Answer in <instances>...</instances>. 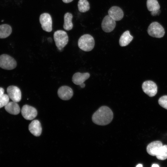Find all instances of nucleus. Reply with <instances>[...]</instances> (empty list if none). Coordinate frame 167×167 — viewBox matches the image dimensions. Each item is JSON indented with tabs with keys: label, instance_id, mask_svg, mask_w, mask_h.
I'll use <instances>...</instances> for the list:
<instances>
[{
	"label": "nucleus",
	"instance_id": "7",
	"mask_svg": "<svg viewBox=\"0 0 167 167\" xmlns=\"http://www.w3.org/2000/svg\"><path fill=\"white\" fill-rule=\"evenodd\" d=\"M40 23L42 29L47 32L52 31V19L50 15L47 13L41 14L39 18Z\"/></svg>",
	"mask_w": 167,
	"mask_h": 167
},
{
	"label": "nucleus",
	"instance_id": "17",
	"mask_svg": "<svg viewBox=\"0 0 167 167\" xmlns=\"http://www.w3.org/2000/svg\"><path fill=\"white\" fill-rule=\"evenodd\" d=\"M6 110L10 114L17 115L20 112V108L17 102L13 101L9 102L5 106Z\"/></svg>",
	"mask_w": 167,
	"mask_h": 167
},
{
	"label": "nucleus",
	"instance_id": "29",
	"mask_svg": "<svg viewBox=\"0 0 167 167\" xmlns=\"http://www.w3.org/2000/svg\"><path fill=\"white\" fill-rule=\"evenodd\" d=\"M143 166V165L141 164H138L136 166V167H142Z\"/></svg>",
	"mask_w": 167,
	"mask_h": 167
},
{
	"label": "nucleus",
	"instance_id": "10",
	"mask_svg": "<svg viewBox=\"0 0 167 167\" xmlns=\"http://www.w3.org/2000/svg\"><path fill=\"white\" fill-rule=\"evenodd\" d=\"M115 26V21L109 15L104 17L101 23L102 30L106 32H109L113 31Z\"/></svg>",
	"mask_w": 167,
	"mask_h": 167
},
{
	"label": "nucleus",
	"instance_id": "23",
	"mask_svg": "<svg viewBox=\"0 0 167 167\" xmlns=\"http://www.w3.org/2000/svg\"><path fill=\"white\" fill-rule=\"evenodd\" d=\"M9 97L8 95L3 94L0 96V108L5 106L9 102Z\"/></svg>",
	"mask_w": 167,
	"mask_h": 167
},
{
	"label": "nucleus",
	"instance_id": "27",
	"mask_svg": "<svg viewBox=\"0 0 167 167\" xmlns=\"http://www.w3.org/2000/svg\"><path fill=\"white\" fill-rule=\"evenodd\" d=\"M81 88H84L85 87V84L83 83L79 85Z\"/></svg>",
	"mask_w": 167,
	"mask_h": 167
},
{
	"label": "nucleus",
	"instance_id": "11",
	"mask_svg": "<svg viewBox=\"0 0 167 167\" xmlns=\"http://www.w3.org/2000/svg\"><path fill=\"white\" fill-rule=\"evenodd\" d=\"M58 97L63 100H68L72 96L73 92L72 89L67 86H63L60 87L58 91Z\"/></svg>",
	"mask_w": 167,
	"mask_h": 167
},
{
	"label": "nucleus",
	"instance_id": "4",
	"mask_svg": "<svg viewBox=\"0 0 167 167\" xmlns=\"http://www.w3.org/2000/svg\"><path fill=\"white\" fill-rule=\"evenodd\" d=\"M148 34L153 37L160 38L165 34L163 27L158 22H153L150 24L148 29Z\"/></svg>",
	"mask_w": 167,
	"mask_h": 167
},
{
	"label": "nucleus",
	"instance_id": "8",
	"mask_svg": "<svg viewBox=\"0 0 167 167\" xmlns=\"http://www.w3.org/2000/svg\"><path fill=\"white\" fill-rule=\"evenodd\" d=\"M21 114L23 117L27 120H32L34 119L37 114V111L34 107L25 105L22 107Z\"/></svg>",
	"mask_w": 167,
	"mask_h": 167
},
{
	"label": "nucleus",
	"instance_id": "14",
	"mask_svg": "<svg viewBox=\"0 0 167 167\" xmlns=\"http://www.w3.org/2000/svg\"><path fill=\"white\" fill-rule=\"evenodd\" d=\"M28 129L30 132L36 136H39L41 134L42 127L40 122L37 120H33L29 124Z\"/></svg>",
	"mask_w": 167,
	"mask_h": 167
},
{
	"label": "nucleus",
	"instance_id": "5",
	"mask_svg": "<svg viewBox=\"0 0 167 167\" xmlns=\"http://www.w3.org/2000/svg\"><path fill=\"white\" fill-rule=\"evenodd\" d=\"M17 63L12 57L6 54L0 55V67L5 70H11L16 67Z\"/></svg>",
	"mask_w": 167,
	"mask_h": 167
},
{
	"label": "nucleus",
	"instance_id": "19",
	"mask_svg": "<svg viewBox=\"0 0 167 167\" xmlns=\"http://www.w3.org/2000/svg\"><path fill=\"white\" fill-rule=\"evenodd\" d=\"M73 18L72 15L69 12L65 14L64 15V23L63 27L64 29L67 31L71 30L73 27L72 21Z\"/></svg>",
	"mask_w": 167,
	"mask_h": 167
},
{
	"label": "nucleus",
	"instance_id": "1",
	"mask_svg": "<svg viewBox=\"0 0 167 167\" xmlns=\"http://www.w3.org/2000/svg\"><path fill=\"white\" fill-rule=\"evenodd\" d=\"M113 118V113L112 110L108 107L103 106L93 113L92 119L95 124L104 126L109 123Z\"/></svg>",
	"mask_w": 167,
	"mask_h": 167
},
{
	"label": "nucleus",
	"instance_id": "15",
	"mask_svg": "<svg viewBox=\"0 0 167 167\" xmlns=\"http://www.w3.org/2000/svg\"><path fill=\"white\" fill-rule=\"evenodd\" d=\"M90 76V74L88 72H76L72 76V81L75 84L79 85L88 79Z\"/></svg>",
	"mask_w": 167,
	"mask_h": 167
},
{
	"label": "nucleus",
	"instance_id": "22",
	"mask_svg": "<svg viewBox=\"0 0 167 167\" xmlns=\"http://www.w3.org/2000/svg\"><path fill=\"white\" fill-rule=\"evenodd\" d=\"M156 156L158 159L164 160L167 158V145H163L159 149Z\"/></svg>",
	"mask_w": 167,
	"mask_h": 167
},
{
	"label": "nucleus",
	"instance_id": "25",
	"mask_svg": "<svg viewBox=\"0 0 167 167\" xmlns=\"http://www.w3.org/2000/svg\"><path fill=\"white\" fill-rule=\"evenodd\" d=\"M4 90L3 88L0 87V96L3 95L4 93Z\"/></svg>",
	"mask_w": 167,
	"mask_h": 167
},
{
	"label": "nucleus",
	"instance_id": "24",
	"mask_svg": "<svg viewBox=\"0 0 167 167\" xmlns=\"http://www.w3.org/2000/svg\"><path fill=\"white\" fill-rule=\"evenodd\" d=\"M158 103L160 106L167 109V95L160 97L158 100Z\"/></svg>",
	"mask_w": 167,
	"mask_h": 167
},
{
	"label": "nucleus",
	"instance_id": "18",
	"mask_svg": "<svg viewBox=\"0 0 167 167\" xmlns=\"http://www.w3.org/2000/svg\"><path fill=\"white\" fill-rule=\"evenodd\" d=\"M133 37L130 34L129 31L125 32L121 36L119 44L121 46H125L128 45L132 41Z\"/></svg>",
	"mask_w": 167,
	"mask_h": 167
},
{
	"label": "nucleus",
	"instance_id": "28",
	"mask_svg": "<svg viewBox=\"0 0 167 167\" xmlns=\"http://www.w3.org/2000/svg\"><path fill=\"white\" fill-rule=\"evenodd\" d=\"M152 167H159V166L158 164H153L152 165Z\"/></svg>",
	"mask_w": 167,
	"mask_h": 167
},
{
	"label": "nucleus",
	"instance_id": "9",
	"mask_svg": "<svg viewBox=\"0 0 167 167\" xmlns=\"http://www.w3.org/2000/svg\"><path fill=\"white\" fill-rule=\"evenodd\" d=\"M8 95L13 101L18 102L21 99V93L19 88L17 86H10L7 87Z\"/></svg>",
	"mask_w": 167,
	"mask_h": 167
},
{
	"label": "nucleus",
	"instance_id": "26",
	"mask_svg": "<svg viewBox=\"0 0 167 167\" xmlns=\"http://www.w3.org/2000/svg\"><path fill=\"white\" fill-rule=\"evenodd\" d=\"M62 1L65 3H68L71 2L73 0H62Z\"/></svg>",
	"mask_w": 167,
	"mask_h": 167
},
{
	"label": "nucleus",
	"instance_id": "20",
	"mask_svg": "<svg viewBox=\"0 0 167 167\" xmlns=\"http://www.w3.org/2000/svg\"><path fill=\"white\" fill-rule=\"evenodd\" d=\"M12 32L11 27L7 24L0 25V38H4L8 37Z\"/></svg>",
	"mask_w": 167,
	"mask_h": 167
},
{
	"label": "nucleus",
	"instance_id": "16",
	"mask_svg": "<svg viewBox=\"0 0 167 167\" xmlns=\"http://www.w3.org/2000/svg\"><path fill=\"white\" fill-rule=\"evenodd\" d=\"M147 6L148 11H151L152 15L155 16L159 13L160 6L157 0H147Z\"/></svg>",
	"mask_w": 167,
	"mask_h": 167
},
{
	"label": "nucleus",
	"instance_id": "2",
	"mask_svg": "<svg viewBox=\"0 0 167 167\" xmlns=\"http://www.w3.org/2000/svg\"><path fill=\"white\" fill-rule=\"evenodd\" d=\"M95 45L93 38L88 34L82 36L78 41V46L81 50L86 52L92 50Z\"/></svg>",
	"mask_w": 167,
	"mask_h": 167
},
{
	"label": "nucleus",
	"instance_id": "3",
	"mask_svg": "<svg viewBox=\"0 0 167 167\" xmlns=\"http://www.w3.org/2000/svg\"><path fill=\"white\" fill-rule=\"evenodd\" d=\"M54 38L58 49L59 51H62L68 41L66 32L62 30L57 31L54 34Z\"/></svg>",
	"mask_w": 167,
	"mask_h": 167
},
{
	"label": "nucleus",
	"instance_id": "6",
	"mask_svg": "<svg viewBox=\"0 0 167 167\" xmlns=\"http://www.w3.org/2000/svg\"><path fill=\"white\" fill-rule=\"evenodd\" d=\"M142 88L145 93L151 97L155 96L157 92V87L156 84L151 80L144 82L142 85Z\"/></svg>",
	"mask_w": 167,
	"mask_h": 167
},
{
	"label": "nucleus",
	"instance_id": "21",
	"mask_svg": "<svg viewBox=\"0 0 167 167\" xmlns=\"http://www.w3.org/2000/svg\"><path fill=\"white\" fill-rule=\"evenodd\" d=\"M79 11L81 12H85L90 9L89 3L87 0H79L78 3Z\"/></svg>",
	"mask_w": 167,
	"mask_h": 167
},
{
	"label": "nucleus",
	"instance_id": "13",
	"mask_svg": "<svg viewBox=\"0 0 167 167\" xmlns=\"http://www.w3.org/2000/svg\"><path fill=\"white\" fill-rule=\"evenodd\" d=\"M162 146V143L160 141H153L147 146V151L150 155L156 156L159 149Z\"/></svg>",
	"mask_w": 167,
	"mask_h": 167
},
{
	"label": "nucleus",
	"instance_id": "12",
	"mask_svg": "<svg viewBox=\"0 0 167 167\" xmlns=\"http://www.w3.org/2000/svg\"><path fill=\"white\" fill-rule=\"evenodd\" d=\"M108 15L115 21L122 19L124 15L122 9L117 6L111 7L108 11Z\"/></svg>",
	"mask_w": 167,
	"mask_h": 167
}]
</instances>
